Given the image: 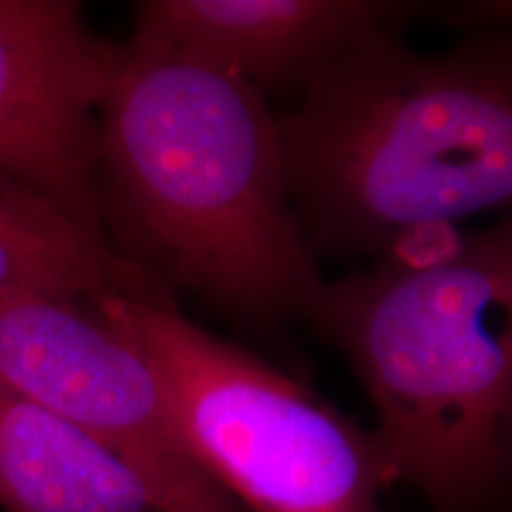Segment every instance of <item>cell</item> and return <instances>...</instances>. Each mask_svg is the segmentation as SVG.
Returning a JSON list of instances; mask_svg holds the SVG:
<instances>
[{
    "label": "cell",
    "instance_id": "1",
    "mask_svg": "<svg viewBox=\"0 0 512 512\" xmlns=\"http://www.w3.org/2000/svg\"><path fill=\"white\" fill-rule=\"evenodd\" d=\"M98 121V216L121 259L249 328L309 320L325 280L287 195L266 93L128 41Z\"/></svg>",
    "mask_w": 512,
    "mask_h": 512
},
{
    "label": "cell",
    "instance_id": "2",
    "mask_svg": "<svg viewBox=\"0 0 512 512\" xmlns=\"http://www.w3.org/2000/svg\"><path fill=\"white\" fill-rule=\"evenodd\" d=\"M275 121L311 252L382 261L510 204V34L425 55L382 31L330 62Z\"/></svg>",
    "mask_w": 512,
    "mask_h": 512
},
{
    "label": "cell",
    "instance_id": "3",
    "mask_svg": "<svg viewBox=\"0 0 512 512\" xmlns=\"http://www.w3.org/2000/svg\"><path fill=\"white\" fill-rule=\"evenodd\" d=\"M309 323L366 387L389 486H413L432 512H510V221L325 283Z\"/></svg>",
    "mask_w": 512,
    "mask_h": 512
},
{
    "label": "cell",
    "instance_id": "4",
    "mask_svg": "<svg viewBox=\"0 0 512 512\" xmlns=\"http://www.w3.org/2000/svg\"><path fill=\"white\" fill-rule=\"evenodd\" d=\"M162 377L185 437L245 512H384L370 432L185 318L174 297L91 299Z\"/></svg>",
    "mask_w": 512,
    "mask_h": 512
},
{
    "label": "cell",
    "instance_id": "5",
    "mask_svg": "<svg viewBox=\"0 0 512 512\" xmlns=\"http://www.w3.org/2000/svg\"><path fill=\"white\" fill-rule=\"evenodd\" d=\"M0 380L107 448L159 512H245L197 458L152 363L91 299H0Z\"/></svg>",
    "mask_w": 512,
    "mask_h": 512
},
{
    "label": "cell",
    "instance_id": "6",
    "mask_svg": "<svg viewBox=\"0 0 512 512\" xmlns=\"http://www.w3.org/2000/svg\"><path fill=\"white\" fill-rule=\"evenodd\" d=\"M114 55L79 3L0 0V174L100 235L98 105Z\"/></svg>",
    "mask_w": 512,
    "mask_h": 512
},
{
    "label": "cell",
    "instance_id": "7",
    "mask_svg": "<svg viewBox=\"0 0 512 512\" xmlns=\"http://www.w3.org/2000/svg\"><path fill=\"white\" fill-rule=\"evenodd\" d=\"M427 3L394 0H145L131 41L166 50L266 93L304 91L330 62Z\"/></svg>",
    "mask_w": 512,
    "mask_h": 512
},
{
    "label": "cell",
    "instance_id": "8",
    "mask_svg": "<svg viewBox=\"0 0 512 512\" xmlns=\"http://www.w3.org/2000/svg\"><path fill=\"white\" fill-rule=\"evenodd\" d=\"M0 505L5 512H159L119 458L3 380Z\"/></svg>",
    "mask_w": 512,
    "mask_h": 512
},
{
    "label": "cell",
    "instance_id": "9",
    "mask_svg": "<svg viewBox=\"0 0 512 512\" xmlns=\"http://www.w3.org/2000/svg\"><path fill=\"white\" fill-rule=\"evenodd\" d=\"M174 297L88 228L67 233L0 230V299Z\"/></svg>",
    "mask_w": 512,
    "mask_h": 512
},
{
    "label": "cell",
    "instance_id": "10",
    "mask_svg": "<svg viewBox=\"0 0 512 512\" xmlns=\"http://www.w3.org/2000/svg\"><path fill=\"white\" fill-rule=\"evenodd\" d=\"M76 228L88 226H83L79 219H74L67 209H62L41 190L31 188V185L17 181V178L0 174V230L67 233V230Z\"/></svg>",
    "mask_w": 512,
    "mask_h": 512
}]
</instances>
